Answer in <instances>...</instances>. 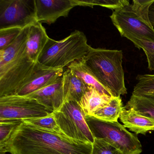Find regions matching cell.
Instances as JSON below:
<instances>
[{
	"label": "cell",
	"mask_w": 154,
	"mask_h": 154,
	"mask_svg": "<svg viewBox=\"0 0 154 154\" xmlns=\"http://www.w3.org/2000/svg\"><path fill=\"white\" fill-rule=\"evenodd\" d=\"M92 144L79 142L22 122L0 146V154H91Z\"/></svg>",
	"instance_id": "cell-1"
},
{
	"label": "cell",
	"mask_w": 154,
	"mask_h": 154,
	"mask_svg": "<svg viewBox=\"0 0 154 154\" xmlns=\"http://www.w3.org/2000/svg\"><path fill=\"white\" fill-rule=\"evenodd\" d=\"M29 26L21 30L10 45L0 50V97L16 94L36 69L27 53Z\"/></svg>",
	"instance_id": "cell-2"
},
{
	"label": "cell",
	"mask_w": 154,
	"mask_h": 154,
	"mask_svg": "<svg viewBox=\"0 0 154 154\" xmlns=\"http://www.w3.org/2000/svg\"><path fill=\"white\" fill-rule=\"evenodd\" d=\"M122 50L92 48L83 59L86 66L113 97L127 94Z\"/></svg>",
	"instance_id": "cell-3"
},
{
	"label": "cell",
	"mask_w": 154,
	"mask_h": 154,
	"mask_svg": "<svg viewBox=\"0 0 154 154\" xmlns=\"http://www.w3.org/2000/svg\"><path fill=\"white\" fill-rule=\"evenodd\" d=\"M154 0H133L114 11L110 17L121 36L154 42V29L149 20V9Z\"/></svg>",
	"instance_id": "cell-4"
},
{
	"label": "cell",
	"mask_w": 154,
	"mask_h": 154,
	"mask_svg": "<svg viewBox=\"0 0 154 154\" xmlns=\"http://www.w3.org/2000/svg\"><path fill=\"white\" fill-rule=\"evenodd\" d=\"M92 48L84 33L75 30L62 40L49 38L38 63L49 68L63 69L73 62L83 59Z\"/></svg>",
	"instance_id": "cell-5"
},
{
	"label": "cell",
	"mask_w": 154,
	"mask_h": 154,
	"mask_svg": "<svg viewBox=\"0 0 154 154\" xmlns=\"http://www.w3.org/2000/svg\"><path fill=\"white\" fill-rule=\"evenodd\" d=\"M86 122L94 138L101 139L123 154H140L142 146L137 134L128 131L119 122H109L86 115Z\"/></svg>",
	"instance_id": "cell-6"
},
{
	"label": "cell",
	"mask_w": 154,
	"mask_h": 154,
	"mask_svg": "<svg viewBox=\"0 0 154 154\" xmlns=\"http://www.w3.org/2000/svg\"><path fill=\"white\" fill-rule=\"evenodd\" d=\"M54 114L57 125L66 137L82 143H94V137L78 102L64 103L60 109L54 112Z\"/></svg>",
	"instance_id": "cell-7"
},
{
	"label": "cell",
	"mask_w": 154,
	"mask_h": 154,
	"mask_svg": "<svg viewBox=\"0 0 154 154\" xmlns=\"http://www.w3.org/2000/svg\"><path fill=\"white\" fill-rule=\"evenodd\" d=\"M38 101L17 94L0 97V121L35 119L53 113Z\"/></svg>",
	"instance_id": "cell-8"
},
{
	"label": "cell",
	"mask_w": 154,
	"mask_h": 154,
	"mask_svg": "<svg viewBox=\"0 0 154 154\" xmlns=\"http://www.w3.org/2000/svg\"><path fill=\"white\" fill-rule=\"evenodd\" d=\"M37 22L35 0H0V29H23Z\"/></svg>",
	"instance_id": "cell-9"
},
{
	"label": "cell",
	"mask_w": 154,
	"mask_h": 154,
	"mask_svg": "<svg viewBox=\"0 0 154 154\" xmlns=\"http://www.w3.org/2000/svg\"><path fill=\"white\" fill-rule=\"evenodd\" d=\"M37 21L51 25L61 17H68L76 7L75 0H35Z\"/></svg>",
	"instance_id": "cell-10"
},
{
	"label": "cell",
	"mask_w": 154,
	"mask_h": 154,
	"mask_svg": "<svg viewBox=\"0 0 154 154\" xmlns=\"http://www.w3.org/2000/svg\"><path fill=\"white\" fill-rule=\"evenodd\" d=\"M63 69L46 67L38 63L32 76L18 90L16 94L26 96L51 84L62 77Z\"/></svg>",
	"instance_id": "cell-11"
},
{
	"label": "cell",
	"mask_w": 154,
	"mask_h": 154,
	"mask_svg": "<svg viewBox=\"0 0 154 154\" xmlns=\"http://www.w3.org/2000/svg\"><path fill=\"white\" fill-rule=\"evenodd\" d=\"M63 76L51 84L26 96L35 99L52 112L59 110L63 104Z\"/></svg>",
	"instance_id": "cell-12"
},
{
	"label": "cell",
	"mask_w": 154,
	"mask_h": 154,
	"mask_svg": "<svg viewBox=\"0 0 154 154\" xmlns=\"http://www.w3.org/2000/svg\"><path fill=\"white\" fill-rule=\"evenodd\" d=\"M123 126L136 134L146 135L151 130L154 131V119L144 116L133 108H123L119 117Z\"/></svg>",
	"instance_id": "cell-13"
},
{
	"label": "cell",
	"mask_w": 154,
	"mask_h": 154,
	"mask_svg": "<svg viewBox=\"0 0 154 154\" xmlns=\"http://www.w3.org/2000/svg\"><path fill=\"white\" fill-rule=\"evenodd\" d=\"M49 38L45 28L41 23L37 22L29 26L26 44L27 53L33 62L38 63Z\"/></svg>",
	"instance_id": "cell-14"
},
{
	"label": "cell",
	"mask_w": 154,
	"mask_h": 154,
	"mask_svg": "<svg viewBox=\"0 0 154 154\" xmlns=\"http://www.w3.org/2000/svg\"><path fill=\"white\" fill-rule=\"evenodd\" d=\"M62 84L63 103L70 101L79 102L88 87L68 68L63 73Z\"/></svg>",
	"instance_id": "cell-15"
},
{
	"label": "cell",
	"mask_w": 154,
	"mask_h": 154,
	"mask_svg": "<svg viewBox=\"0 0 154 154\" xmlns=\"http://www.w3.org/2000/svg\"><path fill=\"white\" fill-rule=\"evenodd\" d=\"M112 98L101 93L93 87L88 86L87 91L78 103L85 116H92L108 104Z\"/></svg>",
	"instance_id": "cell-16"
},
{
	"label": "cell",
	"mask_w": 154,
	"mask_h": 154,
	"mask_svg": "<svg viewBox=\"0 0 154 154\" xmlns=\"http://www.w3.org/2000/svg\"><path fill=\"white\" fill-rule=\"evenodd\" d=\"M67 68L70 69L72 72L79 77L87 86L93 87L103 94L113 97L109 91L103 86L92 73L83 59L73 62Z\"/></svg>",
	"instance_id": "cell-17"
},
{
	"label": "cell",
	"mask_w": 154,
	"mask_h": 154,
	"mask_svg": "<svg viewBox=\"0 0 154 154\" xmlns=\"http://www.w3.org/2000/svg\"><path fill=\"white\" fill-rule=\"evenodd\" d=\"M124 107L133 108L140 114L154 119V97L132 94Z\"/></svg>",
	"instance_id": "cell-18"
},
{
	"label": "cell",
	"mask_w": 154,
	"mask_h": 154,
	"mask_svg": "<svg viewBox=\"0 0 154 154\" xmlns=\"http://www.w3.org/2000/svg\"><path fill=\"white\" fill-rule=\"evenodd\" d=\"M124 106L120 96L113 97L108 104L100 109L92 116L102 120L117 122Z\"/></svg>",
	"instance_id": "cell-19"
},
{
	"label": "cell",
	"mask_w": 154,
	"mask_h": 154,
	"mask_svg": "<svg viewBox=\"0 0 154 154\" xmlns=\"http://www.w3.org/2000/svg\"><path fill=\"white\" fill-rule=\"evenodd\" d=\"M22 121L38 128L66 136L57 123L54 112L48 116L35 119H24Z\"/></svg>",
	"instance_id": "cell-20"
},
{
	"label": "cell",
	"mask_w": 154,
	"mask_h": 154,
	"mask_svg": "<svg viewBox=\"0 0 154 154\" xmlns=\"http://www.w3.org/2000/svg\"><path fill=\"white\" fill-rule=\"evenodd\" d=\"M132 94L154 97V75H139Z\"/></svg>",
	"instance_id": "cell-21"
},
{
	"label": "cell",
	"mask_w": 154,
	"mask_h": 154,
	"mask_svg": "<svg viewBox=\"0 0 154 154\" xmlns=\"http://www.w3.org/2000/svg\"><path fill=\"white\" fill-rule=\"evenodd\" d=\"M77 6H84L93 8L94 6H100L113 10L129 4L128 0H75Z\"/></svg>",
	"instance_id": "cell-22"
},
{
	"label": "cell",
	"mask_w": 154,
	"mask_h": 154,
	"mask_svg": "<svg viewBox=\"0 0 154 154\" xmlns=\"http://www.w3.org/2000/svg\"><path fill=\"white\" fill-rule=\"evenodd\" d=\"M129 40L137 48L143 49L146 56L148 69L150 71H154V42L135 38H131Z\"/></svg>",
	"instance_id": "cell-23"
},
{
	"label": "cell",
	"mask_w": 154,
	"mask_h": 154,
	"mask_svg": "<svg viewBox=\"0 0 154 154\" xmlns=\"http://www.w3.org/2000/svg\"><path fill=\"white\" fill-rule=\"evenodd\" d=\"M22 122L21 120L0 121V146L7 142L14 130Z\"/></svg>",
	"instance_id": "cell-24"
},
{
	"label": "cell",
	"mask_w": 154,
	"mask_h": 154,
	"mask_svg": "<svg viewBox=\"0 0 154 154\" xmlns=\"http://www.w3.org/2000/svg\"><path fill=\"white\" fill-rule=\"evenodd\" d=\"M91 154H123L121 151L101 139L94 138Z\"/></svg>",
	"instance_id": "cell-25"
},
{
	"label": "cell",
	"mask_w": 154,
	"mask_h": 154,
	"mask_svg": "<svg viewBox=\"0 0 154 154\" xmlns=\"http://www.w3.org/2000/svg\"><path fill=\"white\" fill-rule=\"evenodd\" d=\"M22 29L18 28L0 29V50L12 44L17 38Z\"/></svg>",
	"instance_id": "cell-26"
},
{
	"label": "cell",
	"mask_w": 154,
	"mask_h": 154,
	"mask_svg": "<svg viewBox=\"0 0 154 154\" xmlns=\"http://www.w3.org/2000/svg\"><path fill=\"white\" fill-rule=\"evenodd\" d=\"M148 15L149 21L153 27L154 28V2L149 7Z\"/></svg>",
	"instance_id": "cell-27"
}]
</instances>
